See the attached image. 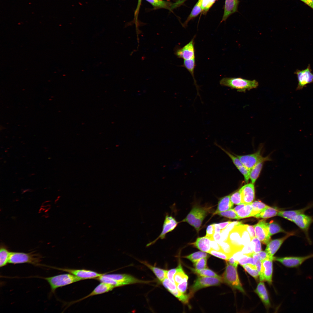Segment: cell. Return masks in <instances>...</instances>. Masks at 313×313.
I'll return each mask as SVG.
<instances>
[{"instance_id": "1", "label": "cell", "mask_w": 313, "mask_h": 313, "mask_svg": "<svg viewBox=\"0 0 313 313\" xmlns=\"http://www.w3.org/2000/svg\"><path fill=\"white\" fill-rule=\"evenodd\" d=\"M220 85L235 89L240 92H245L247 90L257 88L258 82L255 80H248L241 77H223L220 81Z\"/></svg>"}, {"instance_id": "2", "label": "cell", "mask_w": 313, "mask_h": 313, "mask_svg": "<svg viewBox=\"0 0 313 313\" xmlns=\"http://www.w3.org/2000/svg\"><path fill=\"white\" fill-rule=\"evenodd\" d=\"M50 285L51 291L54 293L58 288L83 280L72 274H61L43 278Z\"/></svg>"}, {"instance_id": "3", "label": "cell", "mask_w": 313, "mask_h": 313, "mask_svg": "<svg viewBox=\"0 0 313 313\" xmlns=\"http://www.w3.org/2000/svg\"><path fill=\"white\" fill-rule=\"evenodd\" d=\"M41 258V255L32 252L28 253L11 252L8 263L15 264L26 263L38 265Z\"/></svg>"}, {"instance_id": "4", "label": "cell", "mask_w": 313, "mask_h": 313, "mask_svg": "<svg viewBox=\"0 0 313 313\" xmlns=\"http://www.w3.org/2000/svg\"><path fill=\"white\" fill-rule=\"evenodd\" d=\"M222 278L223 282L232 288L245 293L239 277L237 267L226 262V266Z\"/></svg>"}, {"instance_id": "5", "label": "cell", "mask_w": 313, "mask_h": 313, "mask_svg": "<svg viewBox=\"0 0 313 313\" xmlns=\"http://www.w3.org/2000/svg\"><path fill=\"white\" fill-rule=\"evenodd\" d=\"M208 211L204 208L194 207L185 219L181 222H186L193 226L198 232Z\"/></svg>"}, {"instance_id": "6", "label": "cell", "mask_w": 313, "mask_h": 313, "mask_svg": "<svg viewBox=\"0 0 313 313\" xmlns=\"http://www.w3.org/2000/svg\"><path fill=\"white\" fill-rule=\"evenodd\" d=\"M222 282V278L200 276L191 286L189 294L191 297L199 289L209 286L218 285Z\"/></svg>"}, {"instance_id": "7", "label": "cell", "mask_w": 313, "mask_h": 313, "mask_svg": "<svg viewBox=\"0 0 313 313\" xmlns=\"http://www.w3.org/2000/svg\"><path fill=\"white\" fill-rule=\"evenodd\" d=\"M313 258V253L304 256L274 257V260L279 262L287 267L298 268L305 261Z\"/></svg>"}, {"instance_id": "8", "label": "cell", "mask_w": 313, "mask_h": 313, "mask_svg": "<svg viewBox=\"0 0 313 313\" xmlns=\"http://www.w3.org/2000/svg\"><path fill=\"white\" fill-rule=\"evenodd\" d=\"M178 223L172 215H169L166 213L165 215L161 233L156 239L148 243L147 245V246H149L154 244L159 239H165L166 234L174 230L177 226Z\"/></svg>"}, {"instance_id": "9", "label": "cell", "mask_w": 313, "mask_h": 313, "mask_svg": "<svg viewBox=\"0 0 313 313\" xmlns=\"http://www.w3.org/2000/svg\"><path fill=\"white\" fill-rule=\"evenodd\" d=\"M293 222L304 233L309 243L311 244L309 232L310 226L313 223V216L305 213L301 214L295 218Z\"/></svg>"}, {"instance_id": "10", "label": "cell", "mask_w": 313, "mask_h": 313, "mask_svg": "<svg viewBox=\"0 0 313 313\" xmlns=\"http://www.w3.org/2000/svg\"><path fill=\"white\" fill-rule=\"evenodd\" d=\"M261 149L255 153L245 155H235L239 159L243 164L250 171L260 162L269 160L268 157H263L261 153Z\"/></svg>"}, {"instance_id": "11", "label": "cell", "mask_w": 313, "mask_h": 313, "mask_svg": "<svg viewBox=\"0 0 313 313\" xmlns=\"http://www.w3.org/2000/svg\"><path fill=\"white\" fill-rule=\"evenodd\" d=\"M312 71L310 64L305 69L296 70L294 74L297 76L298 82L296 90H301L307 85L313 83V73Z\"/></svg>"}, {"instance_id": "12", "label": "cell", "mask_w": 313, "mask_h": 313, "mask_svg": "<svg viewBox=\"0 0 313 313\" xmlns=\"http://www.w3.org/2000/svg\"><path fill=\"white\" fill-rule=\"evenodd\" d=\"M194 37L187 44L182 47L176 48L174 54L179 58L184 60H188L195 59L194 39Z\"/></svg>"}, {"instance_id": "13", "label": "cell", "mask_w": 313, "mask_h": 313, "mask_svg": "<svg viewBox=\"0 0 313 313\" xmlns=\"http://www.w3.org/2000/svg\"><path fill=\"white\" fill-rule=\"evenodd\" d=\"M241 224L235 225L230 231L226 241L236 251L241 250L244 246L241 239Z\"/></svg>"}, {"instance_id": "14", "label": "cell", "mask_w": 313, "mask_h": 313, "mask_svg": "<svg viewBox=\"0 0 313 313\" xmlns=\"http://www.w3.org/2000/svg\"><path fill=\"white\" fill-rule=\"evenodd\" d=\"M253 226L256 237L263 244L267 245L270 240L268 223L265 220H262Z\"/></svg>"}, {"instance_id": "15", "label": "cell", "mask_w": 313, "mask_h": 313, "mask_svg": "<svg viewBox=\"0 0 313 313\" xmlns=\"http://www.w3.org/2000/svg\"><path fill=\"white\" fill-rule=\"evenodd\" d=\"M296 231L288 232L284 237L279 239L270 241L267 245L265 251L267 253L270 259L274 260L273 255L279 248L284 241L290 236L296 235Z\"/></svg>"}, {"instance_id": "16", "label": "cell", "mask_w": 313, "mask_h": 313, "mask_svg": "<svg viewBox=\"0 0 313 313\" xmlns=\"http://www.w3.org/2000/svg\"><path fill=\"white\" fill-rule=\"evenodd\" d=\"M55 268L72 274L83 280L86 279H96L103 274V273H99L91 270L83 269H75L57 267H55Z\"/></svg>"}, {"instance_id": "17", "label": "cell", "mask_w": 313, "mask_h": 313, "mask_svg": "<svg viewBox=\"0 0 313 313\" xmlns=\"http://www.w3.org/2000/svg\"><path fill=\"white\" fill-rule=\"evenodd\" d=\"M273 259L267 258L261 261V273L259 276L260 281H265L269 284L272 282Z\"/></svg>"}, {"instance_id": "18", "label": "cell", "mask_w": 313, "mask_h": 313, "mask_svg": "<svg viewBox=\"0 0 313 313\" xmlns=\"http://www.w3.org/2000/svg\"><path fill=\"white\" fill-rule=\"evenodd\" d=\"M243 203H252L255 199V188L254 184L247 183L239 190Z\"/></svg>"}, {"instance_id": "19", "label": "cell", "mask_w": 313, "mask_h": 313, "mask_svg": "<svg viewBox=\"0 0 313 313\" xmlns=\"http://www.w3.org/2000/svg\"><path fill=\"white\" fill-rule=\"evenodd\" d=\"M106 275L118 282L123 283L124 285L135 283H144L147 282L139 280L130 275L125 274H111Z\"/></svg>"}, {"instance_id": "20", "label": "cell", "mask_w": 313, "mask_h": 313, "mask_svg": "<svg viewBox=\"0 0 313 313\" xmlns=\"http://www.w3.org/2000/svg\"><path fill=\"white\" fill-rule=\"evenodd\" d=\"M313 207V203L309 204L306 207L299 209L287 211H279L277 215L293 222L298 215L304 213L308 210Z\"/></svg>"}, {"instance_id": "21", "label": "cell", "mask_w": 313, "mask_h": 313, "mask_svg": "<svg viewBox=\"0 0 313 313\" xmlns=\"http://www.w3.org/2000/svg\"><path fill=\"white\" fill-rule=\"evenodd\" d=\"M115 287L114 286L110 284L101 282L90 294L80 299L72 302L71 304L80 302L92 296L108 292L112 290Z\"/></svg>"}, {"instance_id": "22", "label": "cell", "mask_w": 313, "mask_h": 313, "mask_svg": "<svg viewBox=\"0 0 313 313\" xmlns=\"http://www.w3.org/2000/svg\"><path fill=\"white\" fill-rule=\"evenodd\" d=\"M234 209L240 219L253 216L251 203H242L235 207Z\"/></svg>"}, {"instance_id": "23", "label": "cell", "mask_w": 313, "mask_h": 313, "mask_svg": "<svg viewBox=\"0 0 313 313\" xmlns=\"http://www.w3.org/2000/svg\"><path fill=\"white\" fill-rule=\"evenodd\" d=\"M238 0H225L224 12L221 22L225 21L231 14L237 11Z\"/></svg>"}, {"instance_id": "24", "label": "cell", "mask_w": 313, "mask_h": 313, "mask_svg": "<svg viewBox=\"0 0 313 313\" xmlns=\"http://www.w3.org/2000/svg\"><path fill=\"white\" fill-rule=\"evenodd\" d=\"M265 306L269 307L270 305L267 290L263 281H261L258 284L255 290Z\"/></svg>"}, {"instance_id": "25", "label": "cell", "mask_w": 313, "mask_h": 313, "mask_svg": "<svg viewBox=\"0 0 313 313\" xmlns=\"http://www.w3.org/2000/svg\"><path fill=\"white\" fill-rule=\"evenodd\" d=\"M230 195L223 196L220 199L217 207L214 214H216L219 212L228 210L233 207L234 204L230 200Z\"/></svg>"}, {"instance_id": "26", "label": "cell", "mask_w": 313, "mask_h": 313, "mask_svg": "<svg viewBox=\"0 0 313 313\" xmlns=\"http://www.w3.org/2000/svg\"><path fill=\"white\" fill-rule=\"evenodd\" d=\"M192 244L201 251L208 253L211 249L210 240L205 236L198 238Z\"/></svg>"}, {"instance_id": "27", "label": "cell", "mask_w": 313, "mask_h": 313, "mask_svg": "<svg viewBox=\"0 0 313 313\" xmlns=\"http://www.w3.org/2000/svg\"><path fill=\"white\" fill-rule=\"evenodd\" d=\"M279 211L276 208H272L268 206L253 217L258 219L269 218L277 215Z\"/></svg>"}, {"instance_id": "28", "label": "cell", "mask_w": 313, "mask_h": 313, "mask_svg": "<svg viewBox=\"0 0 313 313\" xmlns=\"http://www.w3.org/2000/svg\"><path fill=\"white\" fill-rule=\"evenodd\" d=\"M181 66L185 68L189 72L192 76L194 85L197 90L198 95L200 96L199 92V86L196 83L194 76V70L196 66L195 59L188 60H184L183 64Z\"/></svg>"}, {"instance_id": "29", "label": "cell", "mask_w": 313, "mask_h": 313, "mask_svg": "<svg viewBox=\"0 0 313 313\" xmlns=\"http://www.w3.org/2000/svg\"><path fill=\"white\" fill-rule=\"evenodd\" d=\"M142 263L150 269L161 282H162L167 277L168 270L153 266L146 262H142Z\"/></svg>"}, {"instance_id": "30", "label": "cell", "mask_w": 313, "mask_h": 313, "mask_svg": "<svg viewBox=\"0 0 313 313\" xmlns=\"http://www.w3.org/2000/svg\"><path fill=\"white\" fill-rule=\"evenodd\" d=\"M203 11L201 5V0H198L192 10L185 21L183 24V26L186 27L188 22L191 19L197 17Z\"/></svg>"}, {"instance_id": "31", "label": "cell", "mask_w": 313, "mask_h": 313, "mask_svg": "<svg viewBox=\"0 0 313 313\" xmlns=\"http://www.w3.org/2000/svg\"><path fill=\"white\" fill-rule=\"evenodd\" d=\"M150 3L155 9L163 8L168 9L173 8V4L163 0H145Z\"/></svg>"}, {"instance_id": "32", "label": "cell", "mask_w": 313, "mask_h": 313, "mask_svg": "<svg viewBox=\"0 0 313 313\" xmlns=\"http://www.w3.org/2000/svg\"><path fill=\"white\" fill-rule=\"evenodd\" d=\"M263 162L261 161L259 162L250 170L249 178L252 183L254 184L259 176Z\"/></svg>"}, {"instance_id": "33", "label": "cell", "mask_w": 313, "mask_h": 313, "mask_svg": "<svg viewBox=\"0 0 313 313\" xmlns=\"http://www.w3.org/2000/svg\"><path fill=\"white\" fill-rule=\"evenodd\" d=\"M11 252L4 246H1L0 249V267L6 266L8 263Z\"/></svg>"}, {"instance_id": "34", "label": "cell", "mask_w": 313, "mask_h": 313, "mask_svg": "<svg viewBox=\"0 0 313 313\" xmlns=\"http://www.w3.org/2000/svg\"><path fill=\"white\" fill-rule=\"evenodd\" d=\"M190 269L194 273L200 276L222 278L221 277L217 275L213 271L207 268L201 270H197L193 268H190Z\"/></svg>"}, {"instance_id": "35", "label": "cell", "mask_w": 313, "mask_h": 313, "mask_svg": "<svg viewBox=\"0 0 313 313\" xmlns=\"http://www.w3.org/2000/svg\"><path fill=\"white\" fill-rule=\"evenodd\" d=\"M269 233L270 236L275 234L279 232H286L277 223L274 222L273 221H270L268 223Z\"/></svg>"}, {"instance_id": "36", "label": "cell", "mask_w": 313, "mask_h": 313, "mask_svg": "<svg viewBox=\"0 0 313 313\" xmlns=\"http://www.w3.org/2000/svg\"><path fill=\"white\" fill-rule=\"evenodd\" d=\"M177 267V271L174 276V282L176 285L181 282L184 278L188 276L183 271L181 264H179Z\"/></svg>"}, {"instance_id": "37", "label": "cell", "mask_w": 313, "mask_h": 313, "mask_svg": "<svg viewBox=\"0 0 313 313\" xmlns=\"http://www.w3.org/2000/svg\"><path fill=\"white\" fill-rule=\"evenodd\" d=\"M222 251L231 257L236 252L233 248L227 241H222L219 243Z\"/></svg>"}, {"instance_id": "38", "label": "cell", "mask_w": 313, "mask_h": 313, "mask_svg": "<svg viewBox=\"0 0 313 313\" xmlns=\"http://www.w3.org/2000/svg\"><path fill=\"white\" fill-rule=\"evenodd\" d=\"M209 256V255L206 252L198 251L185 256L184 257L189 259L194 263L201 258L204 257L208 258Z\"/></svg>"}, {"instance_id": "39", "label": "cell", "mask_w": 313, "mask_h": 313, "mask_svg": "<svg viewBox=\"0 0 313 313\" xmlns=\"http://www.w3.org/2000/svg\"><path fill=\"white\" fill-rule=\"evenodd\" d=\"M251 205L252 207L253 216L268 206L260 201H256L252 202Z\"/></svg>"}, {"instance_id": "40", "label": "cell", "mask_w": 313, "mask_h": 313, "mask_svg": "<svg viewBox=\"0 0 313 313\" xmlns=\"http://www.w3.org/2000/svg\"><path fill=\"white\" fill-rule=\"evenodd\" d=\"M244 270L256 280L259 276V272L255 265L248 264L242 266Z\"/></svg>"}, {"instance_id": "41", "label": "cell", "mask_w": 313, "mask_h": 313, "mask_svg": "<svg viewBox=\"0 0 313 313\" xmlns=\"http://www.w3.org/2000/svg\"><path fill=\"white\" fill-rule=\"evenodd\" d=\"M217 214L220 216H224L230 219H240L234 209H230L225 211L221 212L218 213Z\"/></svg>"}, {"instance_id": "42", "label": "cell", "mask_w": 313, "mask_h": 313, "mask_svg": "<svg viewBox=\"0 0 313 313\" xmlns=\"http://www.w3.org/2000/svg\"><path fill=\"white\" fill-rule=\"evenodd\" d=\"M171 293L184 304H187L188 303L189 300L191 297L189 294H183L179 291L177 289Z\"/></svg>"}, {"instance_id": "43", "label": "cell", "mask_w": 313, "mask_h": 313, "mask_svg": "<svg viewBox=\"0 0 313 313\" xmlns=\"http://www.w3.org/2000/svg\"><path fill=\"white\" fill-rule=\"evenodd\" d=\"M249 244L254 253H257L261 251V241L256 237L252 239Z\"/></svg>"}, {"instance_id": "44", "label": "cell", "mask_w": 313, "mask_h": 313, "mask_svg": "<svg viewBox=\"0 0 313 313\" xmlns=\"http://www.w3.org/2000/svg\"><path fill=\"white\" fill-rule=\"evenodd\" d=\"M230 199L233 204L238 205L243 203L242 196L239 190L231 194Z\"/></svg>"}, {"instance_id": "45", "label": "cell", "mask_w": 313, "mask_h": 313, "mask_svg": "<svg viewBox=\"0 0 313 313\" xmlns=\"http://www.w3.org/2000/svg\"><path fill=\"white\" fill-rule=\"evenodd\" d=\"M161 282L165 287L170 293L177 289L175 284L172 282L167 277Z\"/></svg>"}, {"instance_id": "46", "label": "cell", "mask_w": 313, "mask_h": 313, "mask_svg": "<svg viewBox=\"0 0 313 313\" xmlns=\"http://www.w3.org/2000/svg\"><path fill=\"white\" fill-rule=\"evenodd\" d=\"M207 258L204 257L201 258L194 263L195 268L197 270H201L206 268Z\"/></svg>"}, {"instance_id": "47", "label": "cell", "mask_w": 313, "mask_h": 313, "mask_svg": "<svg viewBox=\"0 0 313 313\" xmlns=\"http://www.w3.org/2000/svg\"><path fill=\"white\" fill-rule=\"evenodd\" d=\"M208 253L212 255L226 261L230 256L222 251H219L211 249Z\"/></svg>"}, {"instance_id": "48", "label": "cell", "mask_w": 313, "mask_h": 313, "mask_svg": "<svg viewBox=\"0 0 313 313\" xmlns=\"http://www.w3.org/2000/svg\"><path fill=\"white\" fill-rule=\"evenodd\" d=\"M216 0H201V5L204 12H206L214 3Z\"/></svg>"}, {"instance_id": "49", "label": "cell", "mask_w": 313, "mask_h": 313, "mask_svg": "<svg viewBox=\"0 0 313 313\" xmlns=\"http://www.w3.org/2000/svg\"><path fill=\"white\" fill-rule=\"evenodd\" d=\"M188 276L186 277L183 281L176 285L177 289L181 293L184 294L187 288Z\"/></svg>"}, {"instance_id": "50", "label": "cell", "mask_w": 313, "mask_h": 313, "mask_svg": "<svg viewBox=\"0 0 313 313\" xmlns=\"http://www.w3.org/2000/svg\"><path fill=\"white\" fill-rule=\"evenodd\" d=\"M215 233V229L214 224L208 225L206 229L205 236L210 240H214L213 236Z\"/></svg>"}, {"instance_id": "51", "label": "cell", "mask_w": 313, "mask_h": 313, "mask_svg": "<svg viewBox=\"0 0 313 313\" xmlns=\"http://www.w3.org/2000/svg\"><path fill=\"white\" fill-rule=\"evenodd\" d=\"M177 267L176 268L171 269L168 270L167 273V278L170 281L175 284L174 276L177 271Z\"/></svg>"}, {"instance_id": "52", "label": "cell", "mask_w": 313, "mask_h": 313, "mask_svg": "<svg viewBox=\"0 0 313 313\" xmlns=\"http://www.w3.org/2000/svg\"><path fill=\"white\" fill-rule=\"evenodd\" d=\"M244 225L246 230L250 235L251 239L253 238L256 237L255 230L253 226L248 225L244 224Z\"/></svg>"}, {"instance_id": "53", "label": "cell", "mask_w": 313, "mask_h": 313, "mask_svg": "<svg viewBox=\"0 0 313 313\" xmlns=\"http://www.w3.org/2000/svg\"><path fill=\"white\" fill-rule=\"evenodd\" d=\"M256 253L259 259L261 261L267 258H270L267 253L265 251H261Z\"/></svg>"}, {"instance_id": "54", "label": "cell", "mask_w": 313, "mask_h": 313, "mask_svg": "<svg viewBox=\"0 0 313 313\" xmlns=\"http://www.w3.org/2000/svg\"><path fill=\"white\" fill-rule=\"evenodd\" d=\"M212 249L216 251H222L219 244L214 240H210Z\"/></svg>"}, {"instance_id": "55", "label": "cell", "mask_w": 313, "mask_h": 313, "mask_svg": "<svg viewBox=\"0 0 313 313\" xmlns=\"http://www.w3.org/2000/svg\"><path fill=\"white\" fill-rule=\"evenodd\" d=\"M226 262L236 267H237L238 264H239V262L237 261L232 256L229 258V259L226 261Z\"/></svg>"}, {"instance_id": "56", "label": "cell", "mask_w": 313, "mask_h": 313, "mask_svg": "<svg viewBox=\"0 0 313 313\" xmlns=\"http://www.w3.org/2000/svg\"><path fill=\"white\" fill-rule=\"evenodd\" d=\"M213 238L214 240L218 243L222 241L220 232H215L213 236Z\"/></svg>"}, {"instance_id": "57", "label": "cell", "mask_w": 313, "mask_h": 313, "mask_svg": "<svg viewBox=\"0 0 313 313\" xmlns=\"http://www.w3.org/2000/svg\"><path fill=\"white\" fill-rule=\"evenodd\" d=\"M232 222L228 221L224 222L218 223L221 230L225 229L226 227Z\"/></svg>"}, {"instance_id": "58", "label": "cell", "mask_w": 313, "mask_h": 313, "mask_svg": "<svg viewBox=\"0 0 313 313\" xmlns=\"http://www.w3.org/2000/svg\"><path fill=\"white\" fill-rule=\"evenodd\" d=\"M255 265L259 272V276L261 273V261L260 260H258L256 261Z\"/></svg>"}, {"instance_id": "59", "label": "cell", "mask_w": 313, "mask_h": 313, "mask_svg": "<svg viewBox=\"0 0 313 313\" xmlns=\"http://www.w3.org/2000/svg\"><path fill=\"white\" fill-rule=\"evenodd\" d=\"M313 9V2L311 0H300Z\"/></svg>"}, {"instance_id": "60", "label": "cell", "mask_w": 313, "mask_h": 313, "mask_svg": "<svg viewBox=\"0 0 313 313\" xmlns=\"http://www.w3.org/2000/svg\"><path fill=\"white\" fill-rule=\"evenodd\" d=\"M141 0H139V3H141Z\"/></svg>"}, {"instance_id": "61", "label": "cell", "mask_w": 313, "mask_h": 313, "mask_svg": "<svg viewBox=\"0 0 313 313\" xmlns=\"http://www.w3.org/2000/svg\"><path fill=\"white\" fill-rule=\"evenodd\" d=\"M311 0V1H312V2H313V0Z\"/></svg>"}]
</instances>
